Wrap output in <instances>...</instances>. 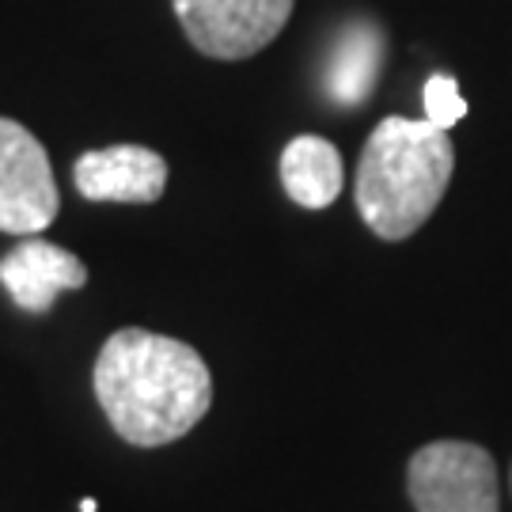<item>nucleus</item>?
I'll return each mask as SVG.
<instances>
[{"label":"nucleus","instance_id":"nucleus-1","mask_svg":"<svg viewBox=\"0 0 512 512\" xmlns=\"http://www.w3.org/2000/svg\"><path fill=\"white\" fill-rule=\"evenodd\" d=\"M92 384L110 429L133 448L183 440L213 406V376L202 353L141 327L114 330L103 342Z\"/></svg>","mask_w":512,"mask_h":512},{"label":"nucleus","instance_id":"nucleus-2","mask_svg":"<svg viewBox=\"0 0 512 512\" xmlns=\"http://www.w3.org/2000/svg\"><path fill=\"white\" fill-rule=\"evenodd\" d=\"M456 148L448 129L429 118L391 114L368 133L357 164V213L372 236L399 243L418 232L437 213L444 190L452 183Z\"/></svg>","mask_w":512,"mask_h":512},{"label":"nucleus","instance_id":"nucleus-3","mask_svg":"<svg viewBox=\"0 0 512 512\" xmlns=\"http://www.w3.org/2000/svg\"><path fill=\"white\" fill-rule=\"evenodd\" d=\"M406 490L418 512H501L497 463L471 440H433L406 463Z\"/></svg>","mask_w":512,"mask_h":512},{"label":"nucleus","instance_id":"nucleus-4","mask_svg":"<svg viewBox=\"0 0 512 512\" xmlns=\"http://www.w3.org/2000/svg\"><path fill=\"white\" fill-rule=\"evenodd\" d=\"M293 4L296 0H171L190 46L213 61L262 54L285 31Z\"/></svg>","mask_w":512,"mask_h":512},{"label":"nucleus","instance_id":"nucleus-5","mask_svg":"<svg viewBox=\"0 0 512 512\" xmlns=\"http://www.w3.org/2000/svg\"><path fill=\"white\" fill-rule=\"evenodd\" d=\"M61 209L50 156L27 126L0 118V232L38 236Z\"/></svg>","mask_w":512,"mask_h":512},{"label":"nucleus","instance_id":"nucleus-6","mask_svg":"<svg viewBox=\"0 0 512 512\" xmlns=\"http://www.w3.org/2000/svg\"><path fill=\"white\" fill-rule=\"evenodd\" d=\"M73 183L88 202L152 205L167 190V160L145 145L92 148L73 164Z\"/></svg>","mask_w":512,"mask_h":512},{"label":"nucleus","instance_id":"nucleus-7","mask_svg":"<svg viewBox=\"0 0 512 512\" xmlns=\"http://www.w3.org/2000/svg\"><path fill=\"white\" fill-rule=\"evenodd\" d=\"M88 281V266L50 239H23L0 258V285L12 304L31 315H46L61 293H76Z\"/></svg>","mask_w":512,"mask_h":512},{"label":"nucleus","instance_id":"nucleus-8","mask_svg":"<svg viewBox=\"0 0 512 512\" xmlns=\"http://www.w3.org/2000/svg\"><path fill=\"white\" fill-rule=\"evenodd\" d=\"M281 186L296 205L327 209V205L338 202V194L346 186L342 152L330 145L327 137L300 133L281 152Z\"/></svg>","mask_w":512,"mask_h":512},{"label":"nucleus","instance_id":"nucleus-9","mask_svg":"<svg viewBox=\"0 0 512 512\" xmlns=\"http://www.w3.org/2000/svg\"><path fill=\"white\" fill-rule=\"evenodd\" d=\"M380 61H384V35L376 23L357 19L338 35L334 50L327 61V92L334 103L342 107H361L380 76Z\"/></svg>","mask_w":512,"mask_h":512},{"label":"nucleus","instance_id":"nucleus-10","mask_svg":"<svg viewBox=\"0 0 512 512\" xmlns=\"http://www.w3.org/2000/svg\"><path fill=\"white\" fill-rule=\"evenodd\" d=\"M467 114V99L459 95L456 80L448 73H433L425 80V118L440 129H452Z\"/></svg>","mask_w":512,"mask_h":512},{"label":"nucleus","instance_id":"nucleus-11","mask_svg":"<svg viewBox=\"0 0 512 512\" xmlns=\"http://www.w3.org/2000/svg\"><path fill=\"white\" fill-rule=\"evenodd\" d=\"M80 512H95V501H92V497H84V501H80Z\"/></svg>","mask_w":512,"mask_h":512}]
</instances>
